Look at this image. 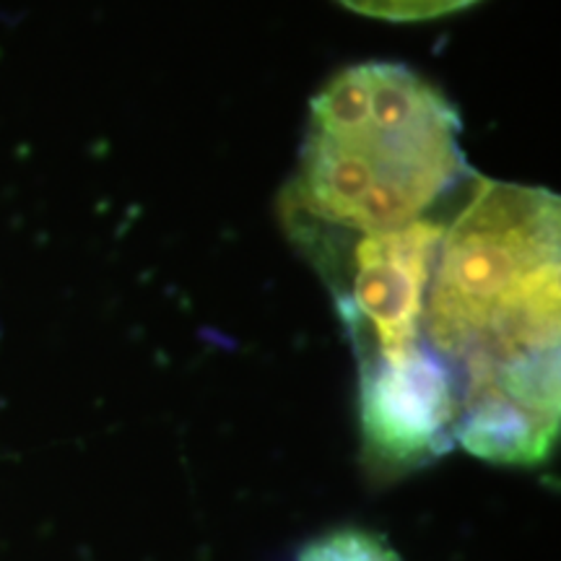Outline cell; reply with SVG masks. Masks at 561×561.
Returning <instances> with one entry per match:
<instances>
[{"label":"cell","mask_w":561,"mask_h":561,"mask_svg":"<svg viewBox=\"0 0 561 561\" xmlns=\"http://www.w3.org/2000/svg\"><path fill=\"white\" fill-rule=\"evenodd\" d=\"M445 224L362 234L335 289L364 364L403 362L424 343V305Z\"/></svg>","instance_id":"3957f363"},{"label":"cell","mask_w":561,"mask_h":561,"mask_svg":"<svg viewBox=\"0 0 561 561\" xmlns=\"http://www.w3.org/2000/svg\"><path fill=\"white\" fill-rule=\"evenodd\" d=\"M348 11L385 21H426L468 9L479 0H339Z\"/></svg>","instance_id":"5b68a950"},{"label":"cell","mask_w":561,"mask_h":561,"mask_svg":"<svg viewBox=\"0 0 561 561\" xmlns=\"http://www.w3.org/2000/svg\"><path fill=\"white\" fill-rule=\"evenodd\" d=\"M460 130L450 100L411 68H346L312 100L299 210L359 234L430 221L471 174Z\"/></svg>","instance_id":"7a4b0ae2"},{"label":"cell","mask_w":561,"mask_h":561,"mask_svg":"<svg viewBox=\"0 0 561 561\" xmlns=\"http://www.w3.org/2000/svg\"><path fill=\"white\" fill-rule=\"evenodd\" d=\"M299 561H403L385 538L362 528H341L314 538Z\"/></svg>","instance_id":"277c9868"},{"label":"cell","mask_w":561,"mask_h":561,"mask_svg":"<svg viewBox=\"0 0 561 561\" xmlns=\"http://www.w3.org/2000/svg\"><path fill=\"white\" fill-rule=\"evenodd\" d=\"M559 198L479 180L445 227L424 305V343L458 390L455 439L530 466L559 432Z\"/></svg>","instance_id":"6da1fadb"}]
</instances>
